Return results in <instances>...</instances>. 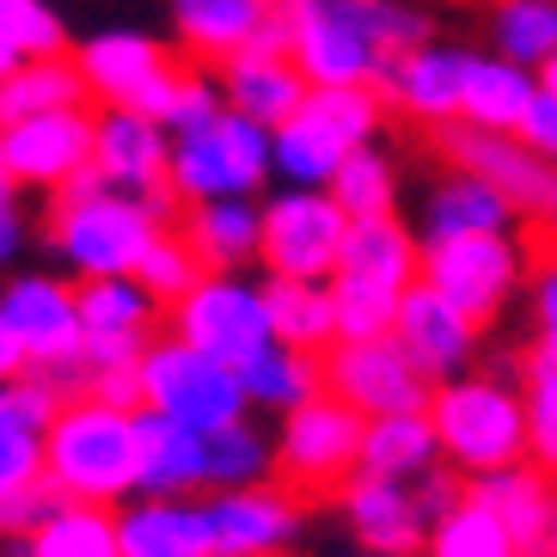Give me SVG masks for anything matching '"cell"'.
<instances>
[{"label": "cell", "instance_id": "49", "mask_svg": "<svg viewBox=\"0 0 557 557\" xmlns=\"http://www.w3.org/2000/svg\"><path fill=\"white\" fill-rule=\"evenodd\" d=\"M55 508V496L37 484V491H25V496H0V540H18L25 527H37L44 515Z\"/></svg>", "mask_w": 557, "mask_h": 557}, {"label": "cell", "instance_id": "35", "mask_svg": "<svg viewBox=\"0 0 557 557\" xmlns=\"http://www.w3.org/2000/svg\"><path fill=\"white\" fill-rule=\"evenodd\" d=\"M86 86L74 74L67 55H25V62L0 81V129L25 123V116H50V111H81Z\"/></svg>", "mask_w": 557, "mask_h": 557}, {"label": "cell", "instance_id": "11", "mask_svg": "<svg viewBox=\"0 0 557 557\" xmlns=\"http://www.w3.org/2000/svg\"><path fill=\"white\" fill-rule=\"evenodd\" d=\"M466 496L454 472H429L423 484H386V478H349L337 503V521L356 540V552H380V557H417L423 533L442 521L447 508Z\"/></svg>", "mask_w": 557, "mask_h": 557}, {"label": "cell", "instance_id": "43", "mask_svg": "<svg viewBox=\"0 0 557 557\" xmlns=\"http://www.w3.org/2000/svg\"><path fill=\"white\" fill-rule=\"evenodd\" d=\"M0 44L25 55H67V18L55 0H0Z\"/></svg>", "mask_w": 557, "mask_h": 557}, {"label": "cell", "instance_id": "39", "mask_svg": "<svg viewBox=\"0 0 557 557\" xmlns=\"http://www.w3.org/2000/svg\"><path fill=\"white\" fill-rule=\"evenodd\" d=\"M129 111L153 116L165 135H184V129H197L202 116L221 111V92H214V74H209V67H190V62H178V55H172V62L153 74L148 92L129 104Z\"/></svg>", "mask_w": 557, "mask_h": 557}, {"label": "cell", "instance_id": "10", "mask_svg": "<svg viewBox=\"0 0 557 557\" xmlns=\"http://www.w3.org/2000/svg\"><path fill=\"white\" fill-rule=\"evenodd\" d=\"M135 410L184 423V429H221V423L251 417L246 393H239V374L209 361L202 349L165 337V331L135 356Z\"/></svg>", "mask_w": 557, "mask_h": 557}, {"label": "cell", "instance_id": "37", "mask_svg": "<svg viewBox=\"0 0 557 557\" xmlns=\"http://www.w3.org/2000/svg\"><path fill=\"white\" fill-rule=\"evenodd\" d=\"M398 190H405V165L393 148H356L337 172H331L325 197L349 214V221H368V214H398Z\"/></svg>", "mask_w": 557, "mask_h": 557}, {"label": "cell", "instance_id": "9", "mask_svg": "<svg viewBox=\"0 0 557 557\" xmlns=\"http://www.w3.org/2000/svg\"><path fill=\"white\" fill-rule=\"evenodd\" d=\"M533 246L515 233H466V239H442V246L417 251V282L435 288L454 312H466L478 331L496 325L515 300H521Z\"/></svg>", "mask_w": 557, "mask_h": 557}, {"label": "cell", "instance_id": "36", "mask_svg": "<svg viewBox=\"0 0 557 557\" xmlns=\"http://www.w3.org/2000/svg\"><path fill=\"white\" fill-rule=\"evenodd\" d=\"M270 478V429L258 417L202 429V496L214 491H246Z\"/></svg>", "mask_w": 557, "mask_h": 557}, {"label": "cell", "instance_id": "28", "mask_svg": "<svg viewBox=\"0 0 557 557\" xmlns=\"http://www.w3.org/2000/svg\"><path fill=\"white\" fill-rule=\"evenodd\" d=\"M214 92H221V104H227L233 116H246L258 129H276V123L295 116L307 81H300V67L282 55V44H258V50L214 67Z\"/></svg>", "mask_w": 557, "mask_h": 557}, {"label": "cell", "instance_id": "6", "mask_svg": "<svg viewBox=\"0 0 557 557\" xmlns=\"http://www.w3.org/2000/svg\"><path fill=\"white\" fill-rule=\"evenodd\" d=\"M386 129V99L374 86H307L288 123L270 129V184L325 190L356 148H374Z\"/></svg>", "mask_w": 557, "mask_h": 557}, {"label": "cell", "instance_id": "16", "mask_svg": "<svg viewBox=\"0 0 557 557\" xmlns=\"http://www.w3.org/2000/svg\"><path fill=\"white\" fill-rule=\"evenodd\" d=\"M0 153H7V178L25 197H62L74 178L92 172V104L81 111H50L25 116L0 129Z\"/></svg>", "mask_w": 557, "mask_h": 557}, {"label": "cell", "instance_id": "2", "mask_svg": "<svg viewBox=\"0 0 557 557\" xmlns=\"http://www.w3.org/2000/svg\"><path fill=\"white\" fill-rule=\"evenodd\" d=\"M37 484L55 503L81 508H123L141 496V429L135 410L99 405V398H62L55 417L44 423V466Z\"/></svg>", "mask_w": 557, "mask_h": 557}, {"label": "cell", "instance_id": "12", "mask_svg": "<svg viewBox=\"0 0 557 557\" xmlns=\"http://www.w3.org/2000/svg\"><path fill=\"white\" fill-rule=\"evenodd\" d=\"M356 454H361V417L349 405H337L331 393L307 398L270 429V478L282 491H295L300 503L344 491L356 478Z\"/></svg>", "mask_w": 557, "mask_h": 557}, {"label": "cell", "instance_id": "19", "mask_svg": "<svg viewBox=\"0 0 557 557\" xmlns=\"http://www.w3.org/2000/svg\"><path fill=\"white\" fill-rule=\"evenodd\" d=\"M165 153H172V135L153 123V116L116 104V111H92V178L104 190H123V197H141L172 221L178 202L165 190Z\"/></svg>", "mask_w": 557, "mask_h": 557}, {"label": "cell", "instance_id": "55", "mask_svg": "<svg viewBox=\"0 0 557 557\" xmlns=\"http://www.w3.org/2000/svg\"><path fill=\"white\" fill-rule=\"evenodd\" d=\"M356 557H380V552H356Z\"/></svg>", "mask_w": 557, "mask_h": 557}, {"label": "cell", "instance_id": "54", "mask_svg": "<svg viewBox=\"0 0 557 557\" xmlns=\"http://www.w3.org/2000/svg\"><path fill=\"white\" fill-rule=\"evenodd\" d=\"M7 190H13V178H7V153H0V197H7Z\"/></svg>", "mask_w": 557, "mask_h": 557}, {"label": "cell", "instance_id": "14", "mask_svg": "<svg viewBox=\"0 0 557 557\" xmlns=\"http://www.w3.org/2000/svg\"><path fill=\"white\" fill-rule=\"evenodd\" d=\"M165 337L202 349L221 368H246L258 349H270V312H263V276H246V270H209V276L178 295L165 307Z\"/></svg>", "mask_w": 557, "mask_h": 557}, {"label": "cell", "instance_id": "15", "mask_svg": "<svg viewBox=\"0 0 557 557\" xmlns=\"http://www.w3.org/2000/svg\"><path fill=\"white\" fill-rule=\"evenodd\" d=\"M319 374H325V393L356 410L361 423H374V417H417L429 405V380L410 368L393 337L331 344L319 356Z\"/></svg>", "mask_w": 557, "mask_h": 557}, {"label": "cell", "instance_id": "44", "mask_svg": "<svg viewBox=\"0 0 557 557\" xmlns=\"http://www.w3.org/2000/svg\"><path fill=\"white\" fill-rule=\"evenodd\" d=\"M202 276H209V270H202L197 251H190V246L178 239V227H165L160 239H153V246L141 251V263H135V282H141V288L153 295V307H160V312L172 307L178 295H190V288H197Z\"/></svg>", "mask_w": 557, "mask_h": 557}, {"label": "cell", "instance_id": "31", "mask_svg": "<svg viewBox=\"0 0 557 557\" xmlns=\"http://www.w3.org/2000/svg\"><path fill=\"white\" fill-rule=\"evenodd\" d=\"M361 478H386V484H423L429 472H442L429 417H374L361 423V454H356Z\"/></svg>", "mask_w": 557, "mask_h": 557}, {"label": "cell", "instance_id": "7", "mask_svg": "<svg viewBox=\"0 0 557 557\" xmlns=\"http://www.w3.org/2000/svg\"><path fill=\"white\" fill-rule=\"evenodd\" d=\"M165 190L178 209L190 202H221V197H251L258 202L270 190V129L233 116L227 104L214 116H202L197 129L172 135L165 153Z\"/></svg>", "mask_w": 557, "mask_h": 557}, {"label": "cell", "instance_id": "22", "mask_svg": "<svg viewBox=\"0 0 557 557\" xmlns=\"http://www.w3.org/2000/svg\"><path fill=\"white\" fill-rule=\"evenodd\" d=\"M165 32L190 67H221L233 55L276 44V7L270 0H160Z\"/></svg>", "mask_w": 557, "mask_h": 557}, {"label": "cell", "instance_id": "23", "mask_svg": "<svg viewBox=\"0 0 557 557\" xmlns=\"http://www.w3.org/2000/svg\"><path fill=\"white\" fill-rule=\"evenodd\" d=\"M386 337L405 349V361L429 380V386H442V380H454V374H466V368H478V337H484V331H478L466 312L447 307L435 288L410 282Z\"/></svg>", "mask_w": 557, "mask_h": 557}, {"label": "cell", "instance_id": "3", "mask_svg": "<svg viewBox=\"0 0 557 557\" xmlns=\"http://www.w3.org/2000/svg\"><path fill=\"white\" fill-rule=\"evenodd\" d=\"M172 227L153 202L123 197V190H104L92 172L74 178L62 197H50L44 214V246L50 263L67 282H104V276H135L141 251Z\"/></svg>", "mask_w": 557, "mask_h": 557}, {"label": "cell", "instance_id": "40", "mask_svg": "<svg viewBox=\"0 0 557 557\" xmlns=\"http://www.w3.org/2000/svg\"><path fill=\"white\" fill-rule=\"evenodd\" d=\"M491 55L540 74V62L557 50V0H491Z\"/></svg>", "mask_w": 557, "mask_h": 557}, {"label": "cell", "instance_id": "1", "mask_svg": "<svg viewBox=\"0 0 557 557\" xmlns=\"http://www.w3.org/2000/svg\"><path fill=\"white\" fill-rule=\"evenodd\" d=\"M276 44L307 86H380L405 50L435 37L423 0H270Z\"/></svg>", "mask_w": 557, "mask_h": 557}, {"label": "cell", "instance_id": "52", "mask_svg": "<svg viewBox=\"0 0 557 557\" xmlns=\"http://www.w3.org/2000/svg\"><path fill=\"white\" fill-rule=\"evenodd\" d=\"M540 221H545V233H552V246H557V184H552V202H545Z\"/></svg>", "mask_w": 557, "mask_h": 557}, {"label": "cell", "instance_id": "46", "mask_svg": "<svg viewBox=\"0 0 557 557\" xmlns=\"http://www.w3.org/2000/svg\"><path fill=\"white\" fill-rule=\"evenodd\" d=\"M37 466H44V429L18 423L0 398V496L37 491Z\"/></svg>", "mask_w": 557, "mask_h": 557}, {"label": "cell", "instance_id": "27", "mask_svg": "<svg viewBox=\"0 0 557 557\" xmlns=\"http://www.w3.org/2000/svg\"><path fill=\"white\" fill-rule=\"evenodd\" d=\"M116 557H214L202 496H129L111 508Z\"/></svg>", "mask_w": 557, "mask_h": 557}, {"label": "cell", "instance_id": "8", "mask_svg": "<svg viewBox=\"0 0 557 557\" xmlns=\"http://www.w3.org/2000/svg\"><path fill=\"white\" fill-rule=\"evenodd\" d=\"M0 319L13 331L25 374L50 380L62 398L81 393V307H74V282L62 270H7L0 276Z\"/></svg>", "mask_w": 557, "mask_h": 557}, {"label": "cell", "instance_id": "5", "mask_svg": "<svg viewBox=\"0 0 557 557\" xmlns=\"http://www.w3.org/2000/svg\"><path fill=\"white\" fill-rule=\"evenodd\" d=\"M417 233L405 214H368L349 221L337 270H331L325 295L331 319H337V344H361V337H386L398 319V300L417 282Z\"/></svg>", "mask_w": 557, "mask_h": 557}, {"label": "cell", "instance_id": "25", "mask_svg": "<svg viewBox=\"0 0 557 557\" xmlns=\"http://www.w3.org/2000/svg\"><path fill=\"white\" fill-rule=\"evenodd\" d=\"M521 214L496 197L491 184H478L472 172H435L417 197V214H410V233L417 246H442V239H466V233H515Z\"/></svg>", "mask_w": 557, "mask_h": 557}, {"label": "cell", "instance_id": "38", "mask_svg": "<svg viewBox=\"0 0 557 557\" xmlns=\"http://www.w3.org/2000/svg\"><path fill=\"white\" fill-rule=\"evenodd\" d=\"M18 557H116L111 508L55 503L37 527H25V533H18Z\"/></svg>", "mask_w": 557, "mask_h": 557}, {"label": "cell", "instance_id": "48", "mask_svg": "<svg viewBox=\"0 0 557 557\" xmlns=\"http://www.w3.org/2000/svg\"><path fill=\"white\" fill-rule=\"evenodd\" d=\"M515 135H521V148L533 153V160H545L557 172V99L552 92H540V99L527 104V116H521V129Z\"/></svg>", "mask_w": 557, "mask_h": 557}, {"label": "cell", "instance_id": "20", "mask_svg": "<svg viewBox=\"0 0 557 557\" xmlns=\"http://www.w3.org/2000/svg\"><path fill=\"white\" fill-rule=\"evenodd\" d=\"M67 62L86 86V104L116 111V104H135L148 92L153 74L172 62V50H165V37L141 32V25H99L81 44H67Z\"/></svg>", "mask_w": 557, "mask_h": 557}, {"label": "cell", "instance_id": "42", "mask_svg": "<svg viewBox=\"0 0 557 557\" xmlns=\"http://www.w3.org/2000/svg\"><path fill=\"white\" fill-rule=\"evenodd\" d=\"M417 557H521V552H515V540L503 533V521H496L491 508L459 496L442 521L423 533V552Z\"/></svg>", "mask_w": 557, "mask_h": 557}, {"label": "cell", "instance_id": "50", "mask_svg": "<svg viewBox=\"0 0 557 557\" xmlns=\"http://www.w3.org/2000/svg\"><path fill=\"white\" fill-rule=\"evenodd\" d=\"M18 374H25V356H18L13 331H7V319H0V386H7V380H18Z\"/></svg>", "mask_w": 557, "mask_h": 557}, {"label": "cell", "instance_id": "29", "mask_svg": "<svg viewBox=\"0 0 557 557\" xmlns=\"http://www.w3.org/2000/svg\"><path fill=\"white\" fill-rule=\"evenodd\" d=\"M533 99H540V81H533L527 67L503 62V55H491V50H466V74H459V111H454V123H466V129H484V135H515Z\"/></svg>", "mask_w": 557, "mask_h": 557}, {"label": "cell", "instance_id": "47", "mask_svg": "<svg viewBox=\"0 0 557 557\" xmlns=\"http://www.w3.org/2000/svg\"><path fill=\"white\" fill-rule=\"evenodd\" d=\"M32 239H37V227H32V209H25V197H18V190H7V197H0V276L25 263V251H32Z\"/></svg>", "mask_w": 557, "mask_h": 557}, {"label": "cell", "instance_id": "41", "mask_svg": "<svg viewBox=\"0 0 557 557\" xmlns=\"http://www.w3.org/2000/svg\"><path fill=\"white\" fill-rule=\"evenodd\" d=\"M521 417H527V466L545 478H557V356L521 361Z\"/></svg>", "mask_w": 557, "mask_h": 557}, {"label": "cell", "instance_id": "51", "mask_svg": "<svg viewBox=\"0 0 557 557\" xmlns=\"http://www.w3.org/2000/svg\"><path fill=\"white\" fill-rule=\"evenodd\" d=\"M533 81H540V92H552V99H557V50L540 62V74H533Z\"/></svg>", "mask_w": 557, "mask_h": 557}, {"label": "cell", "instance_id": "33", "mask_svg": "<svg viewBox=\"0 0 557 557\" xmlns=\"http://www.w3.org/2000/svg\"><path fill=\"white\" fill-rule=\"evenodd\" d=\"M239 393H246L251 417H288V410H300L307 398L325 393V374H319V356L270 344L239 368Z\"/></svg>", "mask_w": 557, "mask_h": 557}, {"label": "cell", "instance_id": "32", "mask_svg": "<svg viewBox=\"0 0 557 557\" xmlns=\"http://www.w3.org/2000/svg\"><path fill=\"white\" fill-rule=\"evenodd\" d=\"M141 429V496H202V429L135 410Z\"/></svg>", "mask_w": 557, "mask_h": 557}, {"label": "cell", "instance_id": "21", "mask_svg": "<svg viewBox=\"0 0 557 557\" xmlns=\"http://www.w3.org/2000/svg\"><path fill=\"white\" fill-rule=\"evenodd\" d=\"M442 160L454 165V172H472L478 184H491L521 221H540L545 202H552L557 172L521 148V135H484V129H466V123H447Z\"/></svg>", "mask_w": 557, "mask_h": 557}, {"label": "cell", "instance_id": "18", "mask_svg": "<svg viewBox=\"0 0 557 557\" xmlns=\"http://www.w3.org/2000/svg\"><path fill=\"white\" fill-rule=\"evenodd\" d=\"M81 307V368H135V356L160 337L165 312L135 276H104V282H74Z\"/></svg>", "mask_w": 557, "mask_h": 557}, {"label": "cell", "instance_id": "17", "mask_svg": "<svg viewBox=\"0 0 557 557\" xmlns=\"http://www.w3.org/2000/svg\"><path fill=\"white\" fill-rule=\"evenodd\" d=\"M214 557H288L307 533V503L282 491L276 478L246 484V491H214L202 496Z\"/></svg>", "mask_w": 557, "mask_h": 557}, {"label": "cell", "instance_id": "30", "mask_svg": "<svg viewBox=\"0 0 557 557\" xmlns=\"http://www.w3.org/2000/svg\"><path fill=\"white\" fill-rule=\"evenodd\" d=\"M172 227L190 251H197L202 270H246L258 263V202L251 197H221V202H190V209L172 214Z\"/></svg>", "mask_w": 557, "mask_h": 557}, {"label": "cell", "instance_id": "24", "mask_svg": "<svg viewBox=\"0 0 557 557\" xmlns=\"http://www.w3.org/2000/svg\"><path fill=\"white\" fill-rule=\"evenodd\" d=\"M466 496L503 521L521 557H557V478L533 472V466H508V472L472 478Z\"/></svg>", "mask_w": 557, "mask_h": 557}, {"label": "cell", "instance_id": "45", "mask_svg": "<svg viewBox=\"0 0 557 557\" xmlns=\"http://www.w3.org/2000/svg\"><path fill=\"white\" fill-rule=\"evenodd\" d=\"M521 300H527V344H533V356H557V246L533 251Z\"/></svg>", "mask_w": 557, "mask_h": 557}, {"label": "cell", "instance_id": "4", "mask_svg": "<svg viewBox=\"0 0 557 557\" xmlns=\"http://www.w3.org/2000/svg\"><path fill=\"white\" fill-rule=\"evenodd\" d=\"M429 435L442 454V472L454 478H491L508 466H527V417L521 386L508 368H466V374L429 386Z\"/></svg>", "mask_w": 557, "mask_h": 557}, {"label": "cell", "instance_id": "26", "mask_svg": "<svg viewBox=\"0 0 557 557\" xmlns=\"http://www.w3.org/2000/svg\"><path fill=\"white\" fill-rule=\"evenodd\" d=\"M459 74H466V44H442L429 37L417 50H405L386 74H380V99L398 104L405 116L429 123V129H447L459 111Z\"/></svg>", "mask_w": 557, "mask_h": 557}, {"label": "cell", "instance_id": "34", "mask_svg": "<svg viewBox=\"0 0 557 557\" xmlns=\"http://www.w3.org/2000/svg\"><path fill=\"white\" fill-rule=\"evenodd\" d=\"M263 312H270V344H282V349L325 356L337 344L325 282H263Z\"/></svg>", "mask_w": 557, "mask_h": 557}, {"label": "cell", "instance_id": "13", "mask_svg": "<svg viewBox=\"0 0 557 557\" xmlns=\"http://www.w3.org/2000/svg\"><path fill=\"white\" fill-rule=\"evenodd\" d=\"M349 214L325 190L270 184L258 197V263L263 282H331Z\"/></svg>", "mask_w": 557, "mask_h": 557}, {"label": "cell", "instance_id": "53", "mask_svg": "<svg viewBox=\"0 0 557 557\" xmlns=\"http://www.w3.org/2000/svg\"><path fill=\"white\" fill-rule=\"evenodd\" d=\"M13 67H18V55L7 50V44H0V81H7V74H13Z\"/></svg>", "mask_w": 557, "mask_h": 557}]
</instances>
